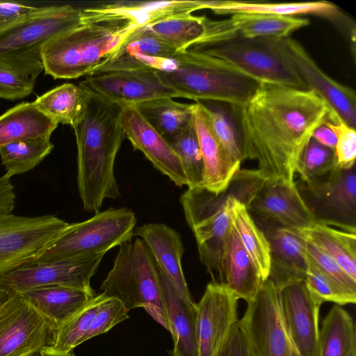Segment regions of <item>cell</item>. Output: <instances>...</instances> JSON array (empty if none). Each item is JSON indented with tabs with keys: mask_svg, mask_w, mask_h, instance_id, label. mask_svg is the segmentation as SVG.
Segmentation results:
<instances>
[{
	"mask_svg": "<svg viewBox=\"0 0 356 356\" xmlns=\"http://www.w3.org/2000/svg\"><path fill=\"white\" fill-rule=\"evenodd\" d=\"M245 159L265 181L294 182L298 161L331 108L315 92L261 82L248 101L232 106Z\"/></svg>",
	"mask_w": 356,
	"mask_h": 356,
	"instance_id": "cell-1",
	"label": "cell"
},
{
	"mask_svg": "<svg viewBox=\"0 0 356 356\" xmlns=\"http://www.w3.org/2000/svg\"><path fill=\"white\" fill-rule=\"evenodd\" d=\"M83 118L73 129L77 146V185L83 209L99 211L106 199L120 197L114 173L125 134L120 122L124 106L90 92Z\"/></svg>",
	"mask_w": 356,
	"mask_h": 356,
	"instance_id": "cell-2",
	"label": "cell"
},
{
	"mask_svg": "<svg viewBox=\"0 0 356 356\" xmlns=\"http://www.w3.org/2000/svg\"><path fill=\"white\" fill-rule=\"evenodd\" d=\"M264 181L258 170L240 169L220 193L200 186L188 188L181 195L180 202L186 220L195 236L200 260L211 282L223 284V257L235 201L248 209Z\"/></svg>",
	"mask_w": 356,
	"mask_h": 356,
	"instance_id": "cell-3",
	"label": "cell"
},
{
	"mask_svg": "<svg viewBox=\"0 0 356 356\" xmlns=\"http://www.w3.org/2000/svg\"><path fill=\"white\" fill-rule=\"evenodd\" d=\"M175 59L174 68L158 71V74L179 97L241 106L259 83L214 56L186 50L179 52Z\"/></svg>",
	"mask_w": 356,
	"mask_h": 356,
	"instance_id": "cell-4",
	"label": "cell"
},
{
	"mask_svg": "<svg viewBox=\"0 0 356 356\" xmlns=\"http://www.w3.org/2000/svg\"><path fill=\"white\" fill-rule=\"evenodd\" d=\"M138 28L131 24H81L43 47L44 71L55 79L89 75Z\"/></svg>",
	"mask_w": 356,
	"mask_h": 356,
	"instance_id": "cell-5",
	"label": "cell"
},
{
	"mask_svg": "<svg viewBox=\"0 0 356 356\" xmlns=\"http://www.w3.org/2000/svg\"><path fill=\"white\" fill-rule=\"evenodd\" d=\"M100 289L104 296L119 300L128 312L143 308L170 332L159 269L141 238L120 245Z\"/></svg>",
	"mask_w": 356,
	"mask_h": 356,
	"instance_id": "cell-6",
	"label": "cell"
},
{
	"mask_svg": "<svg viewBox=\"0 0 356 356\" xmlns=\"http://www.w3.org/2000/svg\"><path fill=\"white\" fill-rule=\"evenodd\" d=\"M10 178L0 177V276L39 255L68 225L54 215L15 214Z\"/></svg>",
	"mask_w": 356,
	"mask_h": 356,
	"instance_id": "cell-7",
	"label": "cell"
},
{
	"mask_svg": "<svg viewBox=\"0 0 356 356\" xmlns=\"http://www.w3.org/2000/svg\"><path fill=\"white\" fill-rule=\"evenodd\" d=\"M136 223L135 213L127 208H110L91 218L69 224L36 257L55 261L105 254L112 248L131 241Z\"/></svg>",
	"mask_w": 356,
	"mask_h": 356,
	"instance_id": "cell-8",
	"label": "cell"
},
{
	"mask_svg": "<svg viewBox=\"0 0 356 356\" xmlns=\"http://www.w3.org/2000/svg\"><path fill=\"white\" fill-rule=\"evenodd\" d=\"M280 38L237 35L212 44H194L186 50L220 58L259 83L308 90L277 48Z\"/></svg>",
	"mask_w": 356,
	"mask_h": 356,
	"instance_id": "cell-9",
	"label": "cell"
},
{
	"mask_svg": "<svg viewBox=\"0 0 356 356\" xmlns=\"http://www.w3.org/2000/svg\"><path fill=\"white\" fill-rule=\"evenodd\" d=\"M298 188L316 223L356 234L355 165L346 170L337 165Z\"/></svg>",
	"mask_w": 356,
	"mask_h": 356,
	"instance_id": "cell-10",
	"label": "cell"
},
{
	"mask_svg": "<svg viewBox=\"0 0 356 356\" xmlns=\"http://www.w3.org/2000/svg\"><path fill=\"white\" fill-rule=\"evenodd\" d=\"M238 322L257 356H299L282 314L280 290L270 279L263 282Z\"/></svg>",
	"mask_w": 356,
	"mask_h": 356,
	"instance_id": "cell-11",
	"label": "cell"
},
{
	"mask_svg": "<svg viewBox=\"0 0 356 356\" xmlns=\"http://www.w3.org/2000/svg\"><path fill=\"white\" fill-rule=\"evenodd\" d=\"M104 254L55 261L29 260L0 276V292L21 294L52 285L90 289V280Z\"/></svg>",
	"mask_w": 356,
	"mask_h": 356,
	"instance_id": "cell-12",
	"label": "cell"
},
{
	"mask_svg": "<svg viewBox=\"0 0 356 356\" xmlns=\"http://www.w3.org/2000/svg\"><path fill=\"white\" fill-rule=\"evenodd\" d=\"M54 332L22 295L0 292V356H30L49 346Z\"/></svg>",
	"mask_w": 356,
	"mask_h": 356,
	"instance_id": "cell-13",
	"label": "cell"
},
{
	"mask_svg": "<svg viewBox=\"0 0 356 356\" xmlns=\"http://www.w3.org/2000/svg\"><path fill=\"white\" fill-rule=\"evenodd\" d=\"M81 24V9L71 5L47 6L0 31V58L41 56L47 42Z\"/></svg>",
	"mask_w": 356,
	"mask_h": 356,
	"instance_id": "cell-14",
	"label": "cell"
},
{
	"mask_svg": "<svg viewBox=\"0 0 356 356\" xmlns=\"http://www.w3.org/2000/svg\"><path fill=\"white\" fill-rule=\"evenodd\" d=\"M277 48L307 89L315 92L331 110L347 124L355 129V91L327 75L298 41L289 37L280 38Z\"/></svg>",
	"mask_w": 356,
	"mask_h": 356,
	"instance_id": "cell-15",
	"label": "cell"
},
{
	"mask_svg": "<svg viewBox=\"0 0 356 356\" xmlns=\"http://www.w3.org/2000/svg\"><path fill=\"white\" fill-rule=\"evenodd\" d=\"M80 86L111 102L123 106H135L151 99L179 97L165 85L158 71L129 70L87 75Z\"/></svg>",
	"mask_w": 356,
	"mask_h": 356,
	"instance_id": "cell-16",
	"label": "cell"
},
{
	"mask_svg": "<svg viewBox=\"0 0 356 356\" xmlns=\"http://www.w3.org/2000/svg\"><path fill=\"white\" fill-rule=\"evenodd\" d=\"M239 298L225 285L211 282L197 305L199 356H217L238 321Z\"/></svg>",
	"mask_w": 356,
	"mask_h": 356,
	"instance_id": "cell-17",
	"label": "cell"
},
{
	"mask_svg": "<svg viewBox=\"0 0 356 356\" xmlns=\"http://www.w3.org/2000/svg\"><path fill=\"white\" fill-rule=\"evenodd\" d=\"M204 8L205 1H115L81 9V24H131L143 27Z\"/></svg>",
	"mask_w": 356,
	"mask_h": 356,
	"instance_id": "cell-18",
	"label": "cell"
},
{
	"mask_svg": "<svg viewBox=\"0 0 356 356\" xmlns=\"http://www.w3.org/2000/svg\"><path fill=\"white\" fill-rule=\"evenodd\" d=\"M178 53L143 26L134 31L90 74L129 70H170L176 65L175 58Z\"/></svg>",
	"mask_w": 356,
	"mask_h": 356,
	"instance_id": "cell-19",
	"label": "cell"
},
{
	"mask_svg": "<svg viewBox=\"0 0 356 356\" xmlns=\"http://www.w3.org/2000/svg\"><path fill=\"white\" fill-rule=\"evenodd\" d=\"M264 222L293 229H305L316 223L296 183L265 181L248 207Z\"/></svg>",
	"mask_w": 356,
	"mask_h": 356,
	"instance_id": "cell-20",
	"label": "cell"
},
{
	"mask_svg": "<svg viewBox=\"0 0 356 356\" xmlns=\"http://www.w3.org/2000/svg\"><path fill=\"white\" fill-rule=\"evenodd\" d=\"M280 290L282 314L296 350L299 356H318L322 304L312 297L304 281Z\"/></svg>",
	"mask_w": 356,
	"mask_h": 356,
	"instance_id": "cell-21",
	"label": "cell"
},
{
	"mask_svg": "<svg viewBox=\"0 0 356 356\" xmlns=\"http://www.w3.org/2000/svg\"><path fill=\"white\" fill-rule=\"evenodd\" d=\"M120 122L135 149L142 152L155 168L177 186H187L181 162L170 144L139 113L135 106L122 109Z\"/></svg>",
	"mask_w": 356,
	"mask_h": 356,
	"instance_id": "cell-22",
	"label": "cell"
},
{
	"mask_svg": "<svg viewBox=\"0 0 356 356\" xmlns=\"http://www.w3.org/2000/svg\"><path fill=\"white\" fill-rule=\"evenodd\" d=\"M264 223L268 225L263 232L270 251L268 278L280 289L289 284L305 281L307 268L305 239L297 229L270 222Z\"/></svg>",
	"mask_w": 356,
	"mask_h": 356,
	"instance_id": "cell-23",
	"label": "cell"
},
{
	"mask_svg": "<svg viewBox=\"0 0 356 356\" xmlns=\"http://www.w3.org/2000/svg\"><path fill=\"white\" fill-rule=\"evenodd\" d=\"M145 243L159 270L171 282L182 298L192 301L183 273L184 246L174 229L161 223H147L136 228L134 235Z\"/></svg>",
	"mask_w": 356,
	"mask_h": 356,
	"instance_id": "cell-24",
	"label": "cell"
},
{
	"mask_svg": "<svg viewBox=\"0 0 356 356\" xmlns=\"http://www.w3.org/2000/svg\"><path fill=\"white\" fill-rule=\"evenodd\" d=\"M193 118L204 163L202 187L218 194L227 189L241 164L235 162L213 134L202 104L195 102Z\"/></svg>",
	"mask_w": 356,
	"mask_h": 356,
	"instance_id": "cell-25",
	"label": "cell"
},
{
	"mask_svg": "<svg viewBox=\"0 0 356 356\" xmlns=\"http://www.w3.org/2000/svg\"><path fill=\"white\" fill-rule=\"evenodd\" d=\"M174 346L172 356H199L197 305L182 298L159 270Z\"/></svg>",
	"mask_w": 356,
	"mask_h": 356,
	"instance_id": "cell-26",
	"label": "cell"
},
{
	"mask_svg": "<svg viewBox=\"0 0 356 356\" xmlns=\"http://www.w3.org/2000/svg\"><path fill=\"white\" fill-rule=\"evenodd\" d=\"M21 295L49 321L54 331L96 296L92 289L60 285L34 288Z\"/></svg>",
	"mask_w": 356,
	"mask_h": 356,
	"instance_id": "cell-27",
	"label": "cell"
},
{
	"mask_svg": "<svg viewBox=\"0 0 356 356\" xmlns=\"http://www.w3.org/2000/svg\"><path fill=\"white\" fill-rule=\"evenodd\" d=\"M222 270V284L247 303L254 298L264 282L243 245L233 221L226 241Z\"/></svg>",
	"mask_w": 356,
	"mask_h": 356,
	"instance_id": "cell-28",
	"label": "cell"
},
{
	"mask_svg": "<svg viewBox=\"0 0 356 356\" xmlns=\"http://www.w3.org/2000/svg\"><path fill=\"white\" fill-rule=\"evenodd\" d=\"M58 124L33 102L20 103L0 115V147L18 140L51 137Z\"/></svg>",
	"mask_w": 356,
	"mask_h": 356,
	"instance_id": "cell-29",
	"label": "cell"
},
{
	"mask_svg": "<svg viewBox=\"0 0 356 356\" xmlns=\"http://www.w3.org/2000/svg\"><path fill=\"white\" fill-rule=\"evenodd\" d=\"M208 8L217 15L252 13L294 16L313 14L336 19L341 14L336 5L327 1L298 3L209 1Z\"/></svg>",
	"mask_w": 356,
	"mask_h": 356,
	"instance_id": "cell-30",
	"label": "cell"
},
{
	"mask_svg": "<svg viewBox=\"0 0 356 356\" xmlns=\"http://www.w3.org/2000/svg\"><path fill=\"white\" fill-rule=\"evenodd\" d=\"M90 93L81 86L66 83L44 93L33 102L58 124L74 127L84 116Z\"/></svg>",
	"mask_w": 356,
	"mask_h": 356,
	"instance_id": "cell-31",
	"label": "cell"
},
{
	"mask_svg": "<svg viewBox=\"0 0 356 356\" xmlns=\"http://www.w3.org/2000/svg\"><path fill=\"white\" fill-rule=\"evenodd\" d=\"M299 234L332 259L356 280V234L316 223Z\"/></svg>",
	"mask_w": 356,
	"mask_h": 356,
	"instance_id": "cell-32",
	"label": "cell"
},
{
	"mask_svg": "<svg viewBox=\"0 0 356 356\" xmlns=\"http://www.w3.org/2000/svg\"><path fill=\"white\" fill-rule=\"evenodd\" d=\"M318 356H356L355 323L350 314L340 305H334L323 320Z\"/></svg>",
	"mask_w": 356,
	"mask_h": 356,
	"instance_id": "cell-33",
	"label": "cell"
},
{
	"mask_svg": "<svg viewBox=\"0 0 356 356\" xmlns=\"http://www.w3.org/2000/svg\"><path fill=\"white\" fill-rule=\"evenodd\" d=\"M172 99L158 98L135 105L143 118L168 143L193 121L194 104L180 103Z\"/></svg>",
	"mask_w": 356,
	"mask_h": 356,
	"instance_id": "cell-34",
	"label": "cell"
},
{
	"mask_svg": "<svg viewBox=\"0 0 356 356\" xmlns=\"http://www.w3.org/2000/svg\"><path fill=\"white\" fill-rule=\"evenodd\" d=\"M42 71L39 56L0 58V98L15 100L30 95Z\"/></svg>",
	"mask_w": 356,
	"mask_h": 356,
	"instance_id": "cell-35",
	"label": "cell"
},
{
	"mask_svg": "<svg viewBox=\"0 0 356 356\" xmlns=\"http://www.w3.org/2000/svg\"><path fill=\"white\" fill-rule=\"evenodd\" d=\"M229 19L238 35L246 38H284L309 24L307 18L270 14L235 13Z\"/></svg>",
	"mask_w": 356,
	"mask_h": 356,
	"instance_id": "cell-36",
	"label": "cell"
},
{
	"mask_svg": "<svg viewBox=\"0 0 356 356\" xmlns=\"http://www.w3.org/2000/svg\"><path fill=\"white\" fill-rule=\"evenodd\" d=\"M233 225L245 250L259 270L263 281L270 273V251L264 232L256 225L245 205L236 200L232 210Z\"/></svg>",
	"mask_w": 356,
	"mask_h": 356,
	"instance_id": "cell-37",
	"label": "cell"
},
{
	"mask_svg": "<svg viewBox=\"0 0 356 356\" xmlns=\"http://www.w3.org/2000/svg\"><path fill=\"white\" fill-rule=\"evenodd\" d=\"M206 18L186 14L158 20L144 27L177 52H181L204 37Z\"/></svg>",
	"mask_w": 356,
	"mask_h": 356,
	"instance_id": "cell-38",
	"label": "cell"
},
{
	"mask_svg": "<svg viewBox=\"0 0 356 356\" xmlns=\"http://www.w3.org/2000/svg\"><path fill=\"white\" fill-rule=\"evenodd\" d=\"M211 130L231 158L241 164L245 160L241 132L232 105L200 101Z\"/></svg>",
	"mask_w": 356,
	"mask_h": 356,
	"instance_id": "cell-39",
	"label": "cell"
},
{
	"mask_svg": "<svg viewBox=\"0 0 356 356\" xmlns=\"http://www.w3.org/2000/svg\"><path fill=\"white\" fill-rule=\"evenodd\" d=\"M54 145L50 137L18 140L0 147L1 164L11 177L28 172L38 165Z\"/></svg>",
	"mask_w": 356,
	"mask_h": 356,
	"instance_id": "cell-40",
	"label": "cell"
},
{
	"mask_svg": "<svg viewBox=\"0 0 356 356\" xmlns=\"http://www.w3.org/2000/svg\"><path fill=\"white\" fill-rule=\"evenodd\" d=\"M105 297L102 293L96 295L69 321L54 331L49 347L57 351L70 352L82 343L83 337Z\"/></svg>",
	"mask_w": 356,
	"mask_h": 356,
	"instance_id": "cell-41",
	"label": "cell"
},
{
	"mask_svg": "<svg viewBox=\"0 0 356 356\" xmlns=\"http://www.w3.org/2000/svg\"><path fill=\"white\" fill-rule=\"evenodd\" d=\"M169 143L181 162L188 188L202 186L204 169L194 118L193 121Z\"/></svg>",
	"mask_w": 356,
	"mask_h": 356,
	"instance_id": "cell-42",
	"label": "cell"
},
{
	"mask_svg": "<svg viewBox=\"0 0 356 356\" xmlns=\"http://www.w3.org/2000/svg\"><path fill=\"white\" fill-rule=\"evenodd\" d=\"M337 165L334 149L325 147L311 138L297 163L296 173L302 182H309L332 170Z\"/></svg>",
	"mask_w": 356,
	"mask_h": 356,
	"instance_id": "cell-43",
	"label": "cell"
},
{
	"mask_svg": "<svg viewBox=\"0 0 356 356\" xmlns=\"http://www.w3.org/2000/svg\"><path fill=\"white\" fill-rule=\"evenodd\" d=\"M304 282L312 297L321 304L325 302H332L343 306L347 304H355L356 302L355 295L345 291L321 273L308 261Z\"/></svg>",
	"mask_w": 356,
	"mask_h": 356,
	"instance_id": "cell-44",
	"label": "cell"
},
{
	"mask_svg": "<svg viewBox=\"0 0 356 356\" xmlns=\"http://www.w3.org/2000/svg\"><path fill=\"white\" fill-rule=\"evenodd\" d=\"M325 124L334 133L337 143L334 147L337 165L342 169L355 165V129L347 124L334 111L330 110Z\"/></svg>",
	"mask_w": 356,
	"mask_h": 356,
	"instance_id": "cell-45",
	"label": "cell"
},
{
	"mask_svg": "<svg viewBox=\"0 0 356 356\" xmlns=\"http://www.w3.org/2000/svg\"><path fill=\"white\" fill-rule=\"evenodd\" d=\"M305 242L307 261L345 291L356 296V280L330 256L310 243Z\"/></svg>",
	"mask_w": 356,
	"mask_h": 356,
	"instance_id": "cell-46",
	"label": "cell"
},
{
	"mask_svg": "<svg viewBox=\"0 0 356 356\" xmlns=\"http://www.w3.org/2000/svg\"><path fill=\"white\" fill-rule=\"evenodd\" d=\"M128 318V311L119 300L106 296L83 336V342L108 332Z\"/></svg>",
	"mask_w": 356,
	"mask_h": 356,
	"instance_id": "cell-47",
	"label": "cell"
},
{
	"mask_svg": "<svg viewBox=\"0 0 356 356\" xmlns=\"http://www.w3.org/2000/svg\"><path fill=\"white\" fill-rule=\"evenodd\" d=\"M47 7H36L18 2L0 1V31L43 12Z\"/></svg>",
	"mask_w": 356,
	"mask_h": 356,
	"instance_id": "cell-48",
	"label": "cell"
},
{
	"mask_svg": "<svg viewBox=\"0 0 356 356\" xmlns=\"http://www.w3.org/2000/svg\"><path fill=\"white\" fill-rule=\"evenodd\" d=\"M217 356H257L238 321L233 325Z\"/></svg>",
	"mask_w": 356,
	"mask_h": 356,
	"instance_id": "cell-49",
	"label": "cell"
},
{
	"mask_svg": "<svg viewBox=\"0 0 356 356\" xmlns=\"http://www.w3.org/2000/svg\"><path fill=\"white\" fill-rule=\"evenodd\" d=\"M312 138L325 147L332 149L335 147L337 143L335 134L325 124L316 129Z\"/></svg>",
	"mask_w": 356,
	"mask_h": 356,
	"instance_id": "cell-50",
	"label": "cell"
},
{
	"mask_svg": "<svg viewBox=\"0 0 356 356\" xmlns=\"http://www.w3.org/2000/svg\"><path fill=\"white\" fill-rule=\"evenodd\" d=\"M30 356H76L73 351L60 352L57 351L49 346H46Z\"/></svg>",
	"mask_w": 356,
	"mask_h": 356,
	"instance_id": "cell-51",
	"label": "cell"
}]
</instances>
